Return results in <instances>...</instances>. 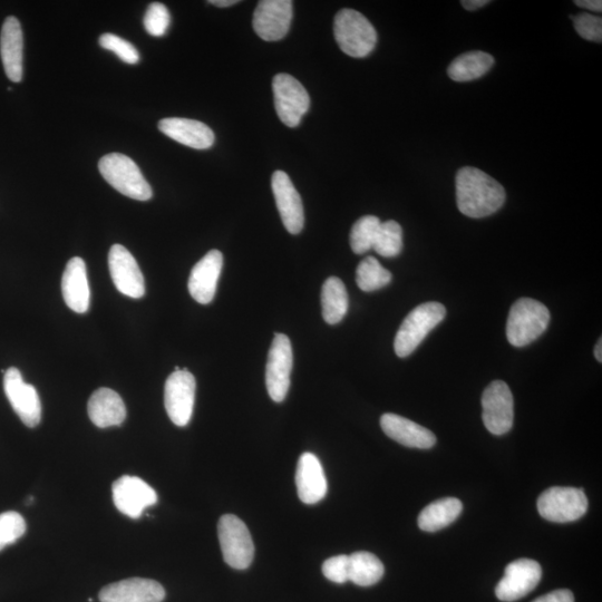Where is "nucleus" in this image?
Instances as JSON below:
<instances>
[{
    "label": "nucleus",
    "mask_w": 602,
    "mask_h": 602,
    "mask_svg": "<svg viewBox=\"0 0 602 602\" xmlns=\"http://www.w3.org/2000/svg\"><path fill=\"white\" fill-rule=\"evenodd\" d=\"M445 316V307L436 301H430L413 309L396 334L394 342L396 355L404 358L413 354L431 330L443 322Z\"/></svg>",
    "instance_id": "nucleus-5"
},
{
    "label": "nucleus",
    "mask_w": 602,
    "mask_h": 602,
    "mask_svg": "<svg viewBox=\"0 0 602 602\" xmlns=\"http://www.w3.org/2000/svg\"><path fill=\"white\" fill-rule=\"evenodd\" d=\"M62 293L65 304L73 312L84 314L89 310L91 291L85 261L82 258L75 257L67 262L62 278Z\"/></svg>",
    "instance_id": "nucleus-24"
},
{
    "label": "nucleus",
    "mask_w": 602,
    "mask_h": 602,
    "mask_svg": "<svg viewBox=\"0 0 602 602\" xmlns=\"http://www.w3.org/2000/svg\"><path fill=\"white\" fill-rule=\"evenodd\" d=\"M196 378L184 368L173 372L164 386L165 410L173 424L187 426L196 400Z\"/></svg>",
    "instance_id": "nucleus-10"
},
{
    "label": "nucleus",
    "mask_w": 602,
    "mask_h": 602,
    "mask_svg": "<svg viewBox=\"0 0 602 602\" xmlns=\"http://www.w3.org/2000/svg\"><path fill=\"white\" fill-rule=\"evenodd\" d=\"M381 220L374 216H365L355 222L351 231V247L356 255H364L373 249Z\"/></svg>",
    "instance_id": "nucleus-32"
},
{
    "label": "nucleus",
    "mask_w": 602,
    "mask_h": 602,
    "mask_svg": "<svg viewBox=\"0 0 602 602\" xmlns=\"http://www.w3.org/2000/svg\"><path fill=\"white\" fill-rule=\"evenodd\" d=\"M373 249L385 258H394L403 250V229L394 220L382 222Z\"/></svg>",
    "instance_id": "nucleus-31"
},
{
    "label": "nucleus",
    "mask_w": 602,
    "mask_h": 602,
    "mask_svg": "<svg viewBox=\"0 0 602 602\" xmlns=\"http://www.w3.org/2000/svg\"><path fill=\"white\" fill-rule=\"evenodd\" d=\"M109 267L113 283L121 294L133 299H140L145 295L142 271L128 249L122 245L112 246Z\"/></svg>",
    "instance_id": "nucleus-17"
},
{
    "label": "nucleus",
    "mask_w": 602,
    "mask_h": 602,
    "mask_svg": "<svg viewBox=\"0 0 602 602\" xmlns=\"http://www.w3.org/2000/svg\"><path fill=\"white\" fill-rule=\"evenodd\" d=\"M218 537L223 559L233 569L245 570L255 557V545L244 521L225 514L218 523Z\"/></svg>",
    "instance_id": "nucleus-6"
},
{
    "label": "nucleus",
    "mask_w": 602,
    "mask_h": 602,
    "mask_svg": "<svg viewBox=\"0 0 602 602\" xmlns=\"http://www.w3.org/2000/svg\"><path fill=\"white\" fill-rule=\"evenodd\" d=\"M4 374L5 394L13 410L26 426L36 427L42 421V403L36 388L24 382L16 367L8 368Z\"/></svg>",
    "instance_id": "nucleus-12"
},
{
    "label": "nucleus",
    "mask_w": 602,
    "mask_h": 602,
    "mask_svg": "<svg viewBox=\"0 0 602 602\" xmlns=\"http://www.w3.org/2000/svg\"><path fill=\"white\" fill-rule=\"evenodd\" d=\"M494 65V57L481 51H473L456 57L448 69L455 82H471L481 79Z\"/></svg>",
    "instance_id": "nucleus-27"
},
{
    "label": "nucleus",
    "mask_w": 602,
    "mask_h": 602,
    "mask_svg": "<svg viewBox=\"0 0 602 602\" xmlns=\"http://www.w3.org/2000/svg\"><path fill=\"white\" fill-rule=\"evenodd\" d=\"M296 485L298 497L305 504H316L326 497L328 487L325 472L315 454L304 453L300 456Z\"/></svg>",
    "instance_id": "nucleus-20"
},
{
    "label": "nucleus",
    "mask_w": 602,
    "mask_h": 602,
    "mask_svg": "<svg viewBox=\"0 0 602 602\" xmlns=\"http://www.w3.org/2000/svg\"><path fill=\"white\" fill-rule=\"evenodd\" d=\"M601 349H602V342H601V338H600L599 342L597 343V345L595 347V357H596V359H597V361L599 363L602 362V352H601Z\"/></svg>",
    "instance_id": "nucleus-42"
},
{
    "label": "nucleus",
    "mask_w": 602,
    "mask_h": 602,
    "mask_svg": "<svg viewBox=\"0 0 602 602\" xmlns=\"http://www.w3.org/2000/svg\"><path fill=\"white\" fill-rule=\"evenodd\" d=\"M391 271L385 269L374 257H367L356 270V283L359 289L372 293L391 284Z\"/></svg>",
    "instance_id": "nucleus-30"
},
{
    "label": "nucleus",
    "mask_w": 602,
    "mask_h": 602,
    "mask_svg": "<svg viewBox=\"0 0 602 602\" xmlns=\"http://www.w3.org/2000/svg\"><path fill=\"white\" fill-rule=\"evenodd\" d=\"M24 36L21 23L14 16L6 18L0 35V55L9 80L19 83L23 80Z\"/></svg>",
    "instance_id": "nucleus-22"
},
{
    "label": "nucleus",
    "mask_w": 602,
    "mask_h": 602,
    "mask_svg": "<svg viewBox=\"0 0 602 602\" xmlns=\"http://www.w3.org/2000/svg\"><path fill=\"white\" fill-rule=\"evenodd\" d=\"M276 205L285 228L291 235H298L305 226L303 201L294 183L284 171H276L271 179Z\"/></svg>",
    "instance_id": "nucleus-16"
},
{
    "label": "nucleus",
    "mask_w": 602,
    "mask_h": 602,
    "mask_svg": "<svg viewBox=\"0 0 602 602\" xmlns=\"http://www.w3.org/2000/svg\"><path fill=\"white\" fill-rule=\"evenodd\" d=\"M87 412L92 423L100 429L119 426L126 419V407L122 397L105 387L92 394Z\"/></svg>",
    "instance_id": "nucleus-25"
},
{
    "label": "nucleus",
    "mask_w": 602,
    "mask_h": 602,
    "mask_svg": "<svg viewBox=\"0 0 602 602\" xmlns=\"http://www.w3.org/2000/svg\"><path fill=\"white\" fill-rule=\"evenodd\" d=\"M99 597L101 602H162L165 590L157 581L132 578L104 587Z\"/></svg>",
    "instance_id": "nucleus-19"
},
{
    "label": "nucleus",
    "mask_w": 602,
    "mask_h": 602,
    "mask_svg": "<svg viewBox=\"0 0 602 602\" xmlns=\"http://www.w3.org/2000/svg\"><path fill=\"white\" fill-rule=\"evenodd\" d=\"M294 355L290 339L284 334H276L269 349L266 367V385L271 400L284 402L290 387Z\"/></svg>",
    "instance_id": "nucleus-8"
},
{
    "label": "nucleus",
    "mask_w": 602,
    "mask_h": 602,
    "mask_svg": "<svg viewBox=\"0 0 602 602\" xmlns=\"http://www.w3.org/2000/svg\"><path fill=\"white\" fill-rule=\"evenodd\" d=\"M102 177L116 191L134 200L148 201L153 191L137 163L121 153L105 155L99 162Z\"/></svg>",
    "instance_id": "nucleus-4"
},
{
    "label": "nucleus",
    "mask_w": 602,
    "mask_h": 602,
    "mask_svg": "<svg viewBox=\"0 0 602 602\" xmlns=\"http://www.w3.org/2000/svg\"><path fill=\"white\" fill-rule=\"evenodd\" d=\"M550 323L549 309L531 298H521L511 307L507 338L514 347H526L546 332Z\"/></svg>",
    "instance_id": "nucleus-2"
},
{
    "label": "nucleus",
    "mask_w": 602,
    "mask_h": 602,
    "mask_svg": "<svg viewBox=\"0 0 602 602\" xmlns=\"http://www.w3.org/2000/svg\"><path fill=\"white\" fill-rule=\"evenodd\" d=\"M171 16L168 8L161 3H153L149 6L144 16V27L154 37H161L167 33L170 26Z\"/></svg>",
    "instance_id": "nucleus-35"
},
{
    "label": "nucleus",
    "mask_w": 602,
    "mask_h": 602,
    "mask_svg": "<svg viewBox=\"0 0 602 602\" xmlns=\"http://www.w3.org/2000/svg\"><path fill=\"white\" fill-rule=\"evenodd\" d=\"M99 43L104 50L115 53L126 64L135 65L140 62L137 48L119 36L110 33L103 34Z\"/></svg>",
    "instance_id": "nucleus-34"
},
{
    "label": "nucleus",
    "mask_w": 602,
    "mask_h": 602,
    "mask_svg": "<svg viewBox=\"0 0 602 602\" xmlns=\"http://www.w3.org/2000/svg\"><path fill=\"white\" fill-rule=\"evenodd\" d=\"M33 502H34V498L33 497H28L27 504H32Z\"/></svg>",
    "instance_id": "nucleus-43"
},
{
    "label": "nucleus",
    "mask_w": 602,
    "mask_h": 602,
    "mask_svg": "<svg viewBox=\"0 0 602 602\" xmlns=\"http://www.w3.org/2000/svg\"><path fill=\"white\" fill-rule=\"evenodd\" d=\"M532 602H575L574 594L568 589H559L541 596Z\"/></svg>",
    "instance_id": "nucleus-38"
},
{
    "label": "nucleus",
    "mask_w": 602,
    "mask_h": 602,
    "mask_svg": "<svg viewBox=\"0 0 602 602\" xmlns=\"http://www.w3.org/2000/svg\"><path fill=\"white\" fill-rule=\"evenodd\" d=\"M482 419L493 435L507 434L513 426L514 402L510 387L503 381L492 382L482 395Z\"/></svg>",
    "instance_id": "nucleus-11"
},
{
    "label": "nucleus",
    "mask_w": 602,
    "mask_h": 602,
    "mask_svg": "<svg viewBox=\"0 0 602 602\" xmlns=\"http://www.w3.org/2000/svg\"><path fill=\"white\" fill-rule=\"evenodd\" d=\"M209 3L223 8L238 4V0H211Z\"/></svg>",
    "instance_id": "nucleus-41"
},
{
    "label": "nucleus",
    "mask_w": 602,
    "mask_h": 602,
    "mask_svg": "<svg viewBox=\"0 0 602 602\" xmlns=\"http://www.w3.org/2000/svg\"><path fill=\"white\" fill-rule=\"evenodd\" d=\"M575 4L580 8L588 9L590 12L601 13V0H576Z\"/></svg>",
    "instance_id": "nucleus-39"
},
{
    "label": "nucleus",
    "mask_w": 602,
    "mask_h": 602,
    "mask_svg": "<svg viewBox=\"0 0 602 602\" xmlns=\"http://www.w3.org/2000/svg\"><path fill=\"white\" fill-rule=\"evenodd\" d=\"M462 6L468 11H477V9L484 7L485 5L490 4L489 0H463L461 2Z\"/></svg>",
    "instance_id": "nucleus-40"
},
{
    "label": "nucleus",
    "mask_w": 602,
    "mask_h": 602,
    "mask_svg": "<svg viewBox=\"0 0 602 602\" xmlns=\"http://www.w3.org/2000/svg\"><path fill=\"white\" fill-rule=\"evenodd\" d=\"M348 294L343 281L330 277L322 290L323 317L329 325L341 323L348 312Z\"/></svg>",
    "instance_id": "nucleus-28"
},
{
    "label": "nucleus",
    "mask_w": 602,
    "mask_h": 602,
    "mask_svg": "<svg viewBox=\"0 0 602 602\" xmlns=\"http://www.w3.org/2000/svg\"><path fill=\"white\" fill-rule=\"evenodd\" d=\"M273 90L280 121L289 128H297L310 106L305 87L294 76L278 74L274 77Z\"/></svg>",
    "instance_id": "nucleus-9"
},
{
    "label": "nucleus",
    "mask_w": 602,
    "mask_h": 602,
    "mask_svg": "<svg viewBox=\"0 0 602 602\" xmlns=\"http://www.w3.org/2000/svg\"><path fill=\"white\" fill-rule=\"evenodd\" d=\"M324 576L336 584L349 581V556L341 555L329 558L323 565Z\"/></svg>",
    "instance_id": "nucleus-37"
},
{
    "label": "nucleus",
    "mask_w": 602,
    "mask_h": 602,
    "mask_svg": "<svg viewBox=\"0 0 602 602\" xmlns=\"http://www.w3.org/2000/svg\"><path fill=\"white\" fill-rule=\"evenodd\" d=\"M588 510V499L584 490L575 488H550L538 499V511L543 519L556 523H567L584 517Z\"/></svg>",
    "instance_id": "nucleus-7"
},
{
    "label": "nucleus",
    "mask_w": 602,
    "mask_h": 602,
    "mask_svg": "<svg viewBox=\"0 0 602 602\" xmlns=\"http://www.w3.org/2000/svg\"><path fill=\"white\" fill-rule=\"evenodd\" d=\"M26 532V522L21 514L8 511L0 514V551L13 545Z\"/></svg>",
    "instance_id": "nucleus-33"
},
{
    "label": "nucleus",
    "mask_w": 602,
    "mask_h": 602,
    "mask_svg": "<svg viewBox=\"0 0 602 602\" xmlns=\"http://www.w3.org/2000/svg\"><path fill=\"white\" fill-rule=\"evenodd\" d=\"M116 509L132 519H139L142 512L158 502V494L138 477L124 475L112 487Z\"/></svg>",
    "instance_id": "nucleus-15"
},
{
    "label": "nucleus",
    "mask_w": 602,
    "mask_h": 602,
    "mask_svg": "<svg viewBox=\"0 0 602 602\" xmlns=\"http://www.w3.org/2000/svg\"><path fill=\"white\" fill-rule=\"evenodd\" d=\"M384 433L407 448L427 450L433 448L436 436L420 424L396 414H384L381 419Z\"/></svg>",
    "instance_id": "nucleus-21"
},
{
    "label": "nucleus",
    "mask_w": 602,
    "mask_h": 602,
    "mask_svg": "<svg viewBox=\"0 0 602 602\" xmlns=\"http://www.w3.org/2000/svg\"><path fill=\"white\" fill-rule=\"evenodd\" d=\"M463 504L459 499L444 498L429 504L419 516V527L425 532L440 531L459 518Z\"/></svg>",
    "instance_id": "nucleus-26"
},
{
    "label": "nucleus",
    "mask_w": 602,
    "mask_h": 602,
    "mask_svg": "<svg viewBox=\"0 0 602 602\" xmlns=\"http://www.w3.org/2000/svg\"><path fill=\"white\" fill-rule=\"evenodd\" d=\"M293 16V2L290 0H262L252 24L261 40L277 42L288 34Z\"/></svg>",
    "instance_id": "nucleus-14"
},
{
    "label": "nucleus",
    "mask_w": 602,
    "mask_h": 602,
    "mask_svg": "<svg viewBox=\"0 0 602 602\" xmlns=\"http://www.w3.org/2000/svg\"><path fill=\"white\" fill-rule=\"evenodd\" d=\"M159 130L170 139L196 150H207L215 143V133L196 120L169 118L159 122Z\"/></svg>",
    "instance_id": "nucleus-23"
},
{
    "label": "nucleus",
    "mask_w": 602,
    "mask_h": 602,
    "mask_svg": "<svg viewBox=\"0 0 602 602\" xmlns=\"http://www.w3.org/2000/svg\"><path fill=\"white\" fill-rule=\"evenodd\" d=\"M223 266V255L211 250L193 267L189 278V293L199 304L208 305L215 298Z\"/></svg>",
    "instance_id": "nucleus-18"
},
{
    "label": "nucleus",
    "mask_w": 602,
    "mask_h": 602,
    "mask_svg": "<svg viewBox=\"0 0 602 602\" xmlns=\"http://www.w3.org/2000/svg\"><path fill=\"white\" fill-rule=\"evenodd\" d=\"M385 568L373 553L359 551L349 556V581L361 587H371L384 576Z\"/></svg>",
    "instance_id": "nucleus-29"
},
{
    "label": "nucleus",
    "mask_w": 602,
    "mask_h": 602,
    "mask_svg": "<svg viewBox=\"0 0 602 602\" xmlns=\"http://www.w3.org/2000/svg\"><path fill=\"white\" fill-rule=\"evenodd\" d=\"M542 577V569L537 561L519 559L507 566L495 595L504 602L517 601L526 597L536 588Z\"/></svg>",
    "instance_id": "nucleus-13"
},
{
    "label": "nucleus",
    "mask_w": 602,
    "mask_h": 602,
    "mask_svg": "<svg viewBox=\"0 0 602 602\" xmlns=\"http://www.w3.org/2000/svg\"><path fill=\"white\" fill-rule=\"evenodd\" d=\"M334 35L341 50L355 58L370 55L377 44L375 27L354 9H342L335 16Z\"/></svg>",
    "instance_id": "nucleus-3"
},
{
    "label": "nucleus",
    "mask_w": 602,
    "mask_h": 602,
    "mask_svg": "<svg viewBox=\"0 0 602 602\" xmlns=\"http://www.w3.org/2000/svg\"><path fill=\"white\" fill-rule=\"evenodd\" d=\"M577 33L586 41L601 43L602 40V19L600 16L589 13H580L576 16H570Z\"/></svg>",
    "instance_id": "nucleus-36"
},
{
    "label": "nucleus",
    "mask_w": 602,
    "mask_h": 602,
    "mask_svg": "<svg viewBox=\"0 0 602 602\" xmlns=\"http://www.w3.org/2000/svg\"><path fill=\"white\" fill-rule=\"evenodd\" d=\"M456 203L464 216L481 219L499 211L507 199L501 184L480 169L464 167L455 178Z\"/></svg>",
    "instance_id": "nucleus-1"
}]
</instances>
